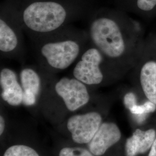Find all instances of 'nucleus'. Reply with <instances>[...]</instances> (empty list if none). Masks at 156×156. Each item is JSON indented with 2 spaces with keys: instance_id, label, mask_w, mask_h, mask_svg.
Returning <instances> with one entry per match:
<instances>
[{
  "instance_id": "nucleus-4",
  "label": "nucleus",
  "mask_w": 156,
  "mask_h": 156,
  "mask_svg": "<svg viewBox=\"0 0 156 156\" xmlns=\"http://www.w3.org/2000/svg\"><path fill=\"white\" fill-rule=\"evenodd\" d=\"M103 56L96 48L86 50L73 71L74 78L87 85H97L104 79L100 65Z\"/></svg>"
},
{
  "instance_id": "nucleus-14",
  "label": "nucleus",
  "mask_w": 156,
  "mask_h": 156,
  "mask_svg": "<svg viewBox=\"0 0 156 156\" xmlns=\"http://www.w3.org/2000/svg\"><path fill=\"white\" fill-rule=\"evenodd\" d=\"M130 112L135 116H142L153 113L156 111V105L150 101H147L143 104H136L130 109Z\"/></svg>"
},
{
  "instance_id": "nucleus-12",
  "label": "nucleus",
  "mask_w": 156,
  "mask_h": 156,
  "mask_svg": "<svg viewBox=\"0 0 156 156\" xmlns=\"http://www.w3.org/2000/svg\"><path fill=\"white\" fill-rule=\"evenodd\" d=\"M18 43L16 35L6 23L0 20V50L8 53L14 50Z\"/></svg>"
},
{
  "instance_id": "nucleus-17",
  "label": "nucleus",
  "mask_w": 156,
  "mask_h": 156,
  "mask_svg": "<svg viewBox=\"0 0 156 156\" xmlns=\"http://www.w3.org/2000/svg\"><path fill=\"white\" fill-rule=\"evenodd\" d=\"M124 104L128 110L133 106L137 104L136 97L132 92H129L124 97Z\"/></svg>"
},
{
  "instance_id": "nucleus-7",
  "label": "nucleus",
  "mask_w": 156,
  "mask_h": 156,
  "mask_svg": "<svg viewBox=\"0 0 156 156\" xmlns=\"http://www.w3.org/2000/svg\"><path fill=\"white\" fill-rule=\"evenodd\" d=\"M121 137L122 133L116 124L102 123L88 144L89 149L95 156H102L112 146L118 143Z\"/></svg>"
},
{
  "instance_id": "nucleus-10",
  "label": "nucleus",
  "mask_w": 156,
  "mask_h": 156,
  "mask_svg": "<svg viewBox=\"0 0 156 156\" xmlns=\"http://www.w3.org/2000/svg\"><path fill=\"white\" fill-rule=\"evenodd\" d=\"M20 81L23 90V103L26 106L35 105L41 88L38 74L31 68H24L20 73Z\"/></svg>"
},
{
  "instance_id": "nucleus-9",
  "label": "nucleus",
  "mask_w": 156,
  "mask_h": 156,
  "mask_svg": "<svg viewBox=\"0 0 156 156\" xmlns=\"http://www.w3.org/2000/svg\"><path fill=\"white\" fill-rule=\"evenodd\" d=\"M156 138V129L146 130L136 129L126 140L125 144L126 156H138L148 153Z\"/></svg>"
},
{
  "instance_id": "nucleus-16",
  "label": "nucleus",
  "mask_w": 156,
  "mask_h": 156,
  "mask_svg": "<svg viewBox=\"0 0 156 156\" xmlns=\"http://www.w3.org/2000/svg\"><path fill=\"white\" fill-rule=\"evenodd\" d=\"M136 4L141 11H151L156 6V0H137Z\"/></svg>"
},
{
  "instance_id": "nucleus-18",
  "label": "nucleus",
  "mask_w": 156,
  "mask_h": 156,
  "mask_svg": "<svg viewBox=\"0 0 156 156\" xmlns=\"http://www.w3.org/2000/svg\"><path fill=\"white\" fill-rule=\"evenodd\" d=\"M5 127V122L4 118L2 117V116H0V135H2V134L4 133V129Z\"/></svg>"
},
{
  "instance_id": "nucleus-3",
  "label": "nucleus",
  "mask_w": 156,
  "mask_h": 156,
  "mask_svg": "<svg viewBox=\"0 0 156 156\" xmlns=\"http://www.w3.org/2000/svg\"><path fill=\"white\" fill-rule=\"evenodd\" d=\"M80 52V46L73 40L49 42L42 46L41 53L53 68L64 70L75 61Z\"/></svg>"
},
{
  "instance_id": "nucleus-19",
  "label": "nucleus",
  "mask_w": 156,
  "mask_h": 156,
  "mask_svg": "<svg viewBox=\"0 0 156 156\" xmlns=\"http://www.w3.org/2000/svg\"><path fill=\"white\" fill-rule=\"evenodd\" d=\"M147 156H156V138L147 154Z\"/></svg>"
},
{
  "instance_id": "nucleus-11",
  "label": "nucleus",
  "mask_w": 156,
  "mask_h": 156,
  "mask_svg": "<svg viewBox=\"0 0 156 156\" xmlns=\"http://www.w3.org/2000/svg\"><path fill=\"white\" fill-rule=\"evenodd\" d=\"M140 80L146 98L156 105V61L149 60L143 64L140 71Z\"/></svg>"
},
{
  "instance_id": "nucleus-1",
  "label": "nucleus",
  "mask_w": 156,
  "mask_h": 156,
  "mask_svg": "<svg viewBox=\"0 0 156 156\" xmlns=\"http://www.w3.org/2000/svg\"><path fill=\"white\" fill-rule=\"evenodd\" d=\"M90 36L95 48L102 55L117 59L125 54L127 46L120 26L114 20L100 17L91 23Z\"/></svg>"
},
{
  "instance_id": "nucleus-2",
  "label": "nucleus",
  "mask_w": 156,
  "mask_h": 156,
  "mask_svg": "<svg viewBox=\"0 0 156 156\" xmlns=\"http://www.w3.org/2000/svg\"><path fill=\"white\" fill-rule=\"evenodd\" d=\"M64 8L55 2H35L23 13L26 26L34 31L48 33L59 28L66 20Z\"/></svg>"
},
{
  "instance_id": "nucleus-13",
  "label": "nucleus",
  "mask_w": 156,
  "mask_h": 156,
  "mask_svg": "<svg viewBox=\"0 0 156 156\" xmlns=\"http://www.w3.org/2000/svg\"><path fill=\"white\" fill-rule=\"evenodd\" d=\"M3 156H40L32 147L23 145L12 146L8 148Z\"/></svg>"
},
{
  "instance_id": "nucleus-15",
  "label": "nucleus",
  "mask_w": 156,
  "mask_h": 156,
  "mask_svg": "<svg viewBox=\"0 0 156 156\" xmlns=\"http://www.w3.org/2000/svg\"><path fill=\"white\" fill-rule=\"evenodd\" d=\"M59 156H95L90 151L79 147H66L62 148Z\"/></svg>"
},
{
  "instance_id": "nucleus-6",
  "label": "nucleus",
  "mask_w": 156,
  "mask_h": 156,
  "mask_svg": "<svg viewBox=\"0 0 156 156\" xmlns=\"http://www.w3.org/2000/svg\"><path fill=\"white\" fill-rule=\"evenodd\" d=\"M55 91L69 111L78 110L86 105L90 100L89 93L86 84L76 78H62L56 83Z\"/></svg>"
},
{
  "instance_id": "nucleus-8",
  "label": "nucleus",
  "mask_w": 156,
  "mask_h": 156,
  "mask_svg": "<svg viewBox=\"0 0 156 156\" xmlns=\"http://www.w3.org/2000/svg\"><path fill=\"white\" fill-rule=\"evenodd\" d=\"M0 84L3 100L12 106H18L23 103V90L13 71L7 68L1 71Z\"/></svg>"
},
{
  "instance_id": "nucleus-5",
  "label": "nucleus",
  "mask_w": 156,
  "mask_h": 156,
  "mask_svg": "<svg viewBox=\"0 0 156 156\" xmlns=\"http://www.w3.org/2000/svg\"><path fill=\"white\" fill-rule=\"evenodd\" d=\"M102 121L99 113L90 112L71 116L68 120L67 128L75 143L88 144L100 128Z\"/></svg>"
}]
</instances>
